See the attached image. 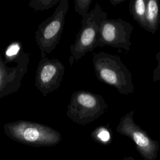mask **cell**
Returning a JSON list of instances; mask_svg holds the SVG:
<instances>
[{"label":"cell","instance_id":"6da1fadb","mask_svg":"<svg viewBox=\"0 0 160 160\" xmlns=\"http://www.w3.org/2000/svg\"><path fill=\"white\" fill-rule=\"evenodd\" d=\"M92 64L99 81L114 87L121 94L128 95L134 92L132 74L120 57L99 52L94 54Z\"/></svg>","mask_w":160,"mask_h":160},{"label":"cell","instance_id":"7a4b0ae2","mask_svg":"<svg viewBox=\"0 0 160 160\" xmlns=\"http://www.w3.org/2000/svg\"><path fill=\"white\" fill-rule=\"evenodd\" d=\"M107 17V12L97 3L86 17L81 19V29L76 36L74 43L70 46L69 62L71 66L98 46L101 24Z\"/></svg>","mask_w":160,"mask_h":160},{"label":"cell","instance_id":"3957f363","mask_svg":"<svg viewBox=\"0 0 160 160\" xmlns=\"http://www.w3.org/2000/svg\"><path fill=\"white\" fill-rule=\"evenodd\" d=\"M107 108L108 104L102 96L79 90L71 94L66 115L73 122L84 125L99 118Z\"/></svg>","mask_w":160,"mask_h":160},{"label":"cell","instance_id":"277c9868","mask_svg":"<svg viewBox=\"0 0 160 160\" xmlns=\"http://www.w3.org/2000/svg\"><path fill=\"white\" fill-rule=\"evenodd\" d=\"M68 8V1L61 0L52 14L38 27L35 32V39L42 58H46L59 44Z\"/></svg>","mask_w":160,"mask_h":160},{"label":"cell","instance_id":"5b68a950","mask_svg":"<svg viewBox=\"0 0 160 160\" xmlns=\"http://www.w3.org/2000/svg\"><path fill=\"white\" fill-rule=\"evenodd\" d=\"M29 61V54L22 50L14 58H2L0 54V99L19 90Z\"/></svg>","mask_w":160,"mask_h":160},{"label":"cell","instance_id":"8992f818","mask_svg":"<svg viewBox=\"0 0 160 160\" xmlns=\"http://www.w3.org/2000/svg\"><path fill=\"white\" fill-rule=\"evenodd\" d=\"M133 26L128 22L118 18L104 20L100 27L98 46H109L129 51Z\"/></svg>","mask_w":160,"mask_h":160},{"label":"cell","instance_id":"52a82bcc","mask_svg":"<svg viewBox=\"0 0 160 160\" xmlns=\"http://www.w3.org/2000/svg\"><path fill=\"white\" fill-rule=\"evenodd\" d=\"M4 128L8 134L27 142H53L59 138L58 132L49 126L24 120L6 123Z\"/></svg>","mask_w":160,"mask_h":160},{"label":"cell","instance_id":"ba28073f","mask_svg":"<svg viewBox=\"0 0 160 160\" xmlns=\"http://www.w3.org/2000/svg\"><path fill=\"white\" fill-rule=\"evenodd\" d=\"M65 67L57 58H42L35 76V86L44 96L56 90L62 81Z\"/></svg>","mask_w":160,"mask_h":160},{"label":"cell","instance_id":"9c48e42d","mask_svg":"<svg viewBox=\"0 0 160 160\" xmlns=\"http://www.w3.org/2000/svg\"><path fill=\"white\" fill-rule=\"evenodd\" d=\"M146 21L147 30L154 34L160 22V6L156 0H148Z\"/></svg>","mask_w":160,"mask_h":160},{"label":"cell","instance_id":"30bf717a","mask_svg":"<svg viewBox=\"0 0 160 160\" xmlns=\"http://www.w3.org/2000/svg\"><path fill=\"white\" fill-rule=\"evenodd\" d=\"M147 1L135 0L129 3V11L133 19L143 29L147 30L146 14Z\"/></svg>","mask_w":160,"mask_h":160},{"label":"cell","instance_id":"8fae6325","mask_svg":"<svg viewBox=\"0 0 160 160\" xmlns=\"http://www.w3.org/2000/svg\"><path fill=\"white\" fill-rule=\"evenodd\" d=\"M61 0H31L28 6L34 11L48 10L55 5H58Z\"/></svg>","mask_w":160,"mask_h":160},{"label":"cell","instance_id":"7c38bea8","mask_svg":"<svg viewBox=\"0 0 160 160\" xmlns=\"http://www.w3.org/2000/svg\"><path fill=\"white\" fill-rule=\"evenodd\" d=\"M92 2L91 0H75L74 11L82 16V19L86 17L89 13V7Z\"/></svg>","mask_w":160,"mask_h":160},{"label":"cell","instance_id":"4fadbf2b","mask_svg":"<svg viewBox=\"0 0 160 160\" xmlns=\"http://www.w3.org/2000/svg\"><path fill=\"white\" fill-rule=\"evenodd\" d=\"M21 51V45L18 42H14L7 48L5 56L8 58H14L19 54Z\"/></svg>","mask_w":160,"mask_h":160},{"label":"cell","instance_id":"5bb4252c","mask_svg":"<svg viewBox=\"0 0 160 160\" xmlns=\"http://www.w3.org/2000/svg\"><path fill=\"white\" fill-rule=\"evenodd\" d=\"M156 59L158 61V65L153 72L154 81L160 80V52L156 54Z\"/></svg>","mask_w":160,"mask_h":160},{"label":"cell","instance_id":"9a60e30c","mask_svg":"<svg viewBox=\"0 0 160 160\" xmlns=\"http://www.w3.org/2000/svg\"><path fill=\"white\" fill-rule=\"evenodd\" d=\"M98 138L102 141L106 142L108 141L109 138H110V135L109 132L105 129H102L100 130V131L98 133Z\"/></svg>","mask_w":160,"mask_h":160},{"label":"cell","instance_id":"2e32d148","mask_svg":"<svg viewBox=\"0 0 160 160\" xmlns=\"http://www.w3.org/2000/svg\"><path fill=\"white\" fill-rule=\"evenodd\" d=\"M124 1L125 0H110V2L113 6H116V5H118V4L124 2Z\"/></svg>","mask_w":160,"mask_h":160}]
</instances>
